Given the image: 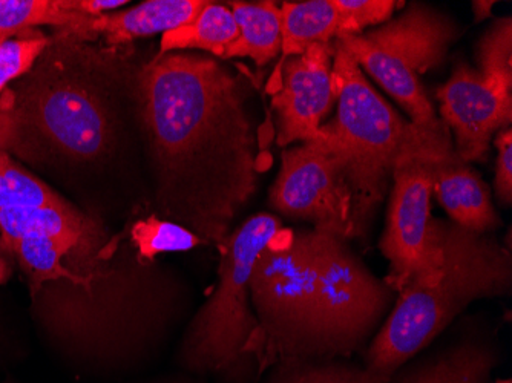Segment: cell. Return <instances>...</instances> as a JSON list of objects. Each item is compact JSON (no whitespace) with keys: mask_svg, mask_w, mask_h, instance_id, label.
<instances>
[{"mask_svg":"<svg viewBox=\"0 0 512 383\" xmlns=\"http://www.w3.org/2000/svg\"><path fill=\"white\" fill-rule=\"evenodd\" d=\"M137 91L163 220L220 247L260 175L247 79L214 57L171 51L140 71Z\"/></svg>","mask_w":512,"mask_h":383,"instance_id":"6da1fadb","label":"cell"},{"mask_svg":"<svg viewBox=\"0 0 512 383\" xmlns=\"http://www.w3.org/2000/svg\"><path fill=\"white\" fill-rule=\"evenodd\" d=\"M398 293L347 239L325 230L278 233L258 256L250 299L260 361L350 357L367 350Z\"/></svg>","mask_w":512,"mask_h":383,"instance_id":"7a4b0ae2","label":"cell"},{"mask_svg":"<svg viewBox=\"0 0 512 383\" xmlns=\"http://www.w3.org/2000/svg\"><path fill=\"white\" fill-rule=\"evenodd\" d=\"M433 233L439 267L433 275L414 278L398 293L390 315L365 350L364 365L373 373L390 377L430 347L473 302L511 293V250L493 235L434 218Z\"/></svg>","mask_w":512,"mask_h":383,"instance_id":"3957f363","label":"cell"},{"mask_svg":"<svg viewBox=\"0 0 512 383\" xmlns=\"http://www.w3.org/2000/svg\"><path fill=\"white\" fill-rule=\"evenodd\" d=\"M338 112L321 126L353 192V238L367 236L401 158L453 148L450 131L428 132L394 111L367 82L352 57L333 46Z\"/></svg>","mask_w":512,"mask_h":383,"instance_id":"277c9868","label":"cell"},{"mask_svg":"<svg viewBox=\"0 0 512 383\" xmlns=\"http://www.w3.org/2000/svg\"><path fill=\"white\" fill-rule=\"evenodd\" d=\"M283 224L273 213H258L218 247L220 266L214 292L192 316L178 344V368L207 379H244L260 361V325L250 299V278L258 256Z\"/></svg>","mask_w":512,"mask_h":383,"instance_id":"5b68a950","label":"cell"},{"mask_svg":"<svg viewBox=\"0 0 512 383\" xmlns=\"http://www.w3.org/2000/svg\"><path fill=\"white\" fill-rule=\"evenodd\" d=\"M459 36L456 23L424 4H411L401 16L367 33L342 36L332 45L355 60L393 97L417 128L447 131L434 114L421 76L444 62Z\"/></svg>","mask_w":512,"mask_h":383,"instance_id":"8992f818","label":"cell"},{"mask_svg":"<svg viewBox=\"0 0 512 383\" xmlns=\"http://www.w3.org/2000/svg\"><path fill=\"white\" fill-rule=\"evenodd\" d=\"M17 117L69 157H99L109 146L108 111L96 91L74 77L40 69L31 74L16 108Z\"/></svg>","mask_w":512,"mask_h":383,"instance_id":"52a82bcc","label":"cell"},{"mask_svg":"<svg viewBox=\"0 0 512 383\" xmlns=\"http://www.w3.org/2000/svg\"><path fill=\"white\" fill-rule=\"evenodd\" d=\"M269 204L290 220L309 221L347 241L353 238L352 187L341 158L325 140L283 151Z\"/></svg>","mask_w":512,"mask_h":383,"instance_id":"ba28073f","label":"cell"},{"mask_svg":"<svg viewBox=\"0 0 512 383\" xmlns=\"http://www.w3.org/2000/svg\"><path fill=\"white\" fill-rule=\"evenodd\" d=\"M450 149L407 155L394 167L387 224L379 249L390 262L387 282L396 293L414 278L433 275L439 267L431 217L433 183L427 161Z\"/></svg>","mask_w":512,"mask_h":383,"instance_id":"9c48e42d","label":"cell"},{"mask_svg":"<svg viewBox=\"0 0 512 383\" xmlns=\"http://www.w3.org/2000/svg\"><path fill=\"white\" fill-rule=\"evenodd\" d=\"M332 43L310 46L306 53L286 57L273 94L278 145L325 140L321 126L336 103L332 77Z\"/></svg>","mask_w":512,"mask_h":383,"instance_id":"30bf717a","label":"cell"},{"mask_svg":"<svg viewBox=\"0 0 512 383\" xmlns=\"http://www.w3.org/2000/svg\"><path fill=\"white\" fill-rule=\"evenodd\" d=\"M442 122L456 135L463 161H483L497 132L511 128L512 95H505L468 63H459L437 91Z\"/></svg>","mask_w":512,"mask_h":383,"instance_id":"8fae6325","label":"cell"},{"mask_svg":"<svg viewBox=\"0 0 512 383\" xmlns=\"http://www.w3.org/2000/svg\"><path fill=\"white\" fill-rule=\"evenodd\" d=\"M427 166L433 194L454 224L476 233H491L500 226L490 189L456 149L428 158Z\"/></svg>","mask_w":512,"mask_h":383,"instance_id":"7c38bea8","label":"cell"},{"mask_svg":"<svg viewBox=\"0 0 512 383\" xmlns=\"http://www.w3.org/2000/svg\"><path fill=\"white\" fill-rule=\"evenodd\" d=\"M27 235L54 239L68 250L66 258H82L105 246L99 224L74 207L0 210V253L8 255L11 247Z\"/></svg>","mask_w":512,"mask_h":383,"instance_id":"4fadbf2b","label":"cell"},{"mask_svg":"<svg viewBox=\"0 0 512 383\" xmlns=\"http://www.w3.org/2000/svg\"><path fill=\"white\" fill-rule=\"evenodd\" d=\"M500 354L490 342L462 339L428 354H416L387 383H490Z\"/></svg>","mask_w":512,"mask_h":383,"instance_id":"5bb4252c","label":"cell"},{"mask_svg":"<svg viewBox=\"0 0 512 383\" xmlns=\"http://www.w3.org/2000/svg\"><path fill=\"white\" fill-rule=\"evenodd\" d=\"M204 0H148L138 7L92 17L83 39L105 37L108 45H122L137 37L169 33L191 23L206 7Z\"/></svg>","mask_w":512,"mask_h":383,"instance_id":"9a60e30c","label":"cell"},{"mask_svg":"<svg viewBox=\"0 0 512 383\" xmlns=\"http://www.w3.org/2000/svg\"><path fill=\"white\" fill-rule=\"evenodd\" d=\"M232 14L240 36L230 43L221 59L249 57L256 66L275 59L283 46V17L275 2H232Z\"/></svg>","mask_w":512,"mask_h":383,"instance_id":"2e32d148","label":"cell"},{"mask_svg":"<svg viewBox=\"0 0 512 383\" xmlns=\"http://www.w3.org/2000/svg\"><path fill=\"white\" fill-rule=\"evenodd\" d=\"M281 17L284 57L299 56L318 43H332L339 34V16L333 0L284 2Z\"/></svg>","mask_w":512,"mask_h":383,"instance_id":"e0dca14e","label":"cell"},{"mask_svg":"<svg viewBox=\"0 0 512 383\" xmlns=\"http://www.w3.org/2000/svg\"><path fill=\"white\" fill-rule=\"evenodd\" d=\"M238 36L240 30L230 8L207 2L191 23L163 34L158 56L171 51L201 50L221 59L227 46Z\"/></svg>","mask_w":512,"mask_h":383,"instance_id":"ac0fdd59","label":"cell"},{"mask_svg":"<svg viewBox=\"0 0 512 383\" xmlns=\"http://www.w3.org/2000/svg\"><path fill=\"white\" fill-rule=\"evenodd\" d=\"M388 379L350 357H329L276 361L264 383H387Z\"/></svg>","mask_w":512,"mask_h":383,"instance_id":"d6986e66","label":"cell"},{"mask_svg":"<svg viewBox=\"0 0 512 383\" xmlns=\"http://www.w3.org/2000/svg\"><path fill=\"white\" fill-rule=\"evenodd\" d=\"M91 17L63 10L60 0H0V42L40 25L79 37Z\"/></svg>","mask_w":512,"mask_h":383,"instance_id":"ffe728a7","label":"cell"},{"mask_svg":"<svg viewBox=\"0 0 512 383\" xmlns=\"http://www.w3.org/2000/svg\"><path fill=\"white\" fill-rule=\"evenodd\" d=\"M8 255L17 259L20 269L27 275L31 295L46 282L57 279L77 281L79 278L77 273L65 264V258L69 255L68 250L48 236H23L11 247Z\"/></svg>","mask_w":512,"mask_h":383,"instance_id":"44dd1931","label":"cell"},{"mask_svg":"<svg viewBox=\"0 0 512 383\" xmlns=\"http://www.w3.org/2000/svg\"><path fill=\"white\" fill-rule=\"evenodd\" d=\"M56 207L71 209L50 187L28 174L0 149V210Z\"/></svg>","mask_w":512,"mask_h":383,"instance_id":"7402d4cb","label":"cell"},{"mask_svg":"<svg viewBox=\"0 0 512 383\" xmlns=\"http://www.w3.org/2000/svg\"><path fill=\"white\" fill-rule=\"evenodd\" d=\"M131 236L138 259L143 262L155 261L161 253L188 252L204 244L186 227L157 217L135 223Z\"/></svg>","mask_w":512,"mask_h":383,"instance_id":"603a6c76","label":"cell"},{"mask_svg":"<svg viewBox=\"0 0 512 383\" xmlns=\"http://www.w3.org/2000/svg\"><path fill=\"white\" fill-rule=\"evenodd\" d=\"M480 76L496 86L502 94L512 95V20L494 22L480 39L477 51Z\"/></svg>","mask_w":512,"mask_h":383,"instance_id":"cb8c5ba5","label":"cell"},{"mask_svg":"<svg viewBox=\"0 0 512 383\" xmlns=\"http://www.w3.org/2000/svg\"><path fill=\"white\" fill-rule=\"evenodd\" d=\"M46 46L48 39L31 30L0 42V91H4L11 80L30 73Z\"/></svg>","mask_w":512,"mask_h":383,"instance_id":"d4e9b609","label":"cell"},{"mask_svg":"<svg viewBox=\"0 0 512 383\" xmlns=\"http://www.w3.org/2000/svg\"><path fill=\"white\" fill-rule=\"evenodd\" d=\"M339 16V34L353 36L364 33L365 28L388 22L398 2L393 0H333ZM335 39V40H336Z\"/></svg>","mask_w":512,"mask_h":383,"instance_id":"484cf974","label":"cell"},{"mask_svg":"<svg viewBox=\"0 0 512 383\" xmlns=\"http://www.w3.org/2000/svg\"><path fill=\"white\" fill-rule=\"evenodd\" d=\"M497 157L496 166V195L502 206L509 207L512 203V131L502 129L496 134Z\"/></svg>","mask_w":512,"mask_h":383,"instance_id":"4316f807","label":"cell"},{"mask_svg":"<svg viewBox=\"0 0 512 383\" xmlns=\"http://www.w3.org/2000/svg\"><path fill=\"white\" fill-rule=\"evenodd\" d=\"M128 4L125 0H60L63 10L74 11L88 17H99L105 11L115 10Z\"/></svg>","mask_w":512,"mask_h":383,"instance_id":"83f0119b","label":"cell"},{"mask_svg":"<svg viewBox=\"0 0 512 383\" xmlns=\"http://www.w3.org/2000/svg\"><path fill=\"white\" fill-rule=\"evenodd\" d=\"M140 383H207V380L180 371V373H169L163 374V376L152 377V379L143 380Z\"/></svg>","mask_w":512,"mask_h":383,"instance_id":"f1b7e54d","label":"cell"},{"mask_svg":"<svg viewBox=\"0 0 512 383\" xmlns=\"http://www.w3.org/2000/svg\"><path fill=\"white\" fill-rule=\"evenodd\" d=\"M494 2H474L473 8L476 13V19L482 20L485 17L491 16V8H493Z\"/></svg>","mask_w":512,"mask_h":383,"instance_id":"f546056e","label":"cell"},{"mask_svg":"<svg viewBox=\"0 0 512 383\" xmlns=\"http://www.w3.org/2000/svg\"><path fill=\"white\" fill-rule=\"evenodd\" d=\"M11 276V267L7 259L0 253V285L5 284Z\"/></svg>","mask_w":512,"mask_h":383,"instance_id":"4dcf8cb0","label":"cell"},{"mask_svg":"<svg viewBox=\"0 0 512 383\" xmlns=\"http://www.w3.org/2000/svg\"><path fill=\"white\" fill-rule=\"evenodd\" d=\"M494 383H512V380L511 379H500V380H497V382H494Z\"/></svg>","mask_w":512,"mask_h":383,"instance_id":"1f68e13d","label":"cell"}]
</instances>
